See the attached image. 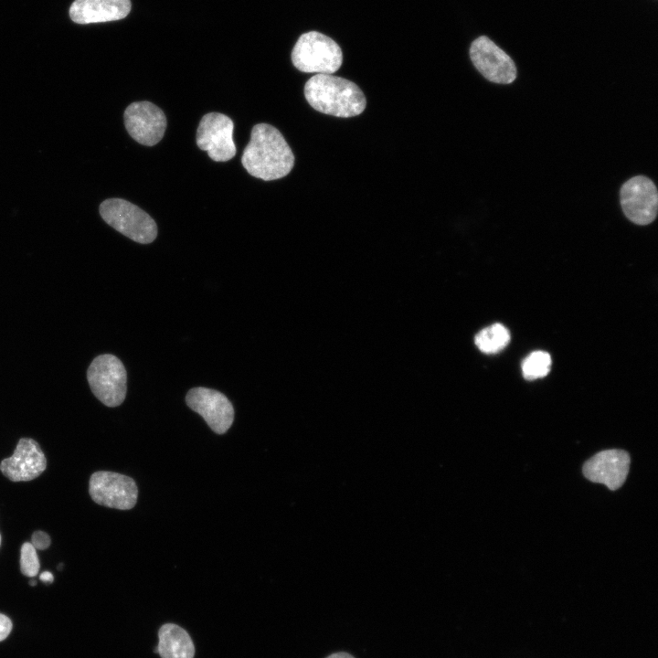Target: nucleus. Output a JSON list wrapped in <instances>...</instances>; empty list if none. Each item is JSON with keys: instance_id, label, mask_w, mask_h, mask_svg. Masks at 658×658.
Wrapping results in <instances>:
<instances>
[{"instance_id": "f3484780", "label": "nucleus", "mask_w": 658, "mask_h": 658, "mask_svg": "<svg viewBox=\"0 0 658 658\" xmlns=\"http://www.w3.org/2000/svg\"><path fill=\"white\" fill-rule=\"evenodd\" d=\"M550 366V355L545 351H535L522 363L523 376L528 380L541 378L548 374Z\"/></svg>"}, {"instance_id": "0eeeda50", "label": "nucleus", "mask_w": 658, "mask_h": 658, "mask_svg": "<svg viewBox=\"0 0 658 658\" xmlns=\"http://www.w3.org/2000/svg\"><path fill=\"white\" fill-rule=\"evenodd\" d=\"M620 196L624 215L634 224L645 226L656 218L658 192L650 178L644 175L631 177L621 186Z\"/></svg>"}, {"instance_id": "4468645a", "label": "nucleus", "mask_w": 658, "mask_h": 658, "mask_svg": "<svg viewBox=\"0 0 658 658\" xmlns=\"http://www.w3.org/2000/svg\"><path fill=\"white\" fill-rule=\"evenodd\" d=\"M130 10V0H75L69 14L77 24H90L122 19Z\"/></svg>"}, {"instance_id": "39448f33", "label": "nucleus", "mask_w": 658, "mask_h": 658, "mask_svg": "<svg viewBox=\"0 0 658 658\" xmlns=\"http://www.w3.org/2000/svg\"><path fill=\"white\" fill-rule=\"evenodd\" d=\"M87 378L95 397L107 407L121 405L126 396V370L122 362L111 354L93 359Z\"/></svg>"}, {"instance_id": "9b49d317", "label": "nucleus", "mask_w": 658, "mask_h": 658, "mask_svg": "<svg viewBox=\"0 0 658 658\" xmlns=\"http://www.w3.org/2000/svg\"><path fill=\"white\" fill-rule=\"evenodd\" d=\"M127 132L141 144L153 146L161 141L166 129L164 111L150 101L131 103L124 111Z\"/></svg>"}, {"instance_id": "423d86ee", "label": "nucleus", "mask_w": 658, "mask_h": 658, "mask_svg": "<svg viewBox=\"0 0 658 658\" xmlns=\"http://www.w3.org/2000/svg\"><path fill=\"white\" fill-rule=\"evenodd\" d=\"M89 494L98 504L120 510L132 509L137 501L138 488L129 476L107 471L92 473Z\"/></svg>"}, {"instance_id": "7ed1b4c3", "label": "nucleus", "mask_w": 658, "mask_h": 658, "mask_svg": "<svg viewBox=\"0 0 658 658\" xmlns=\"http://www.w3.org/2000/svg\"><path fill=\"white\" fill-rule=\"evenodd\" d=\"M293 66L302 72L333 74L343 63L339 45L331 37L309 31L301 35L292 51Z\"/></svg>"}, {"instance_id": "a211bd4d", "label": "nucleus", "mask_w": 658, "mask_h": 658, "mask_svg": "<svg viewBox=\"0 0 658 658\" xmlns=\"http://www.w3.org/2000/svg\"><path fill=\"white\" fill-rule=\"evenodd\" d=\"M40 568L36 548L29 542H25L21 547L20 570L27 577L37 576Z\"/></svg>"}, {"instance_id": "ddd939ff", "label": "nucleus", "mask_w": 658, "mask_h": 658, "mask_svg": "<svg viewBox=\"0 0 658 658\" xmlns=\"http://www.w3.org/2000/svg\"><path fill=\"white\" fill-rule=\"evenodd\" d=\"M46 467L47 460L39 444L28 438L20 439L13 455L0 463V471L12 482L34 480Z\"/></svg>"}, {"instance_id": "6ab92c4d", "label": "nucleus", "mask_w": 658, "mask_h": 658, "mask_svg": "<svg viewBox=\"0 0 658 658\" xmlns=\"http://www.w3.org/2000/svg\"><path fill=\"white\" fill-rule=\"evenodd\" d=\"M49 536L43 531H36L31 536V544L36 549L43 550L50 546Z\"/></svg>"}, {"instance_id": "dca6fc26", "label": "nucleus", "mask_w": 658, "mask_h": 658, "mask_svg": "<svg viewBox=\"0 0 658 658\" xmlns=\"http://www.w3.org/2000/svg\"><path fill=\"white\" fill-rule=\"evenodd\" d=\"M510 342V333L501 324H492L475 335L476 346L485 354H496Z\"/></svg>"}, {"instance_id": "4be33fe9", "label": "nucleus", "mask_w": 658, "mask_h": 658, "mask_svg": "<svg viewBox=\"0 0 658 658\" xmlns=\"http://www.w3.org/2000/svg\"><path fill=\"white\" fill-rule=\"evenodd\" d=\"M39 578H40V580H42L44 582H48V583L52 582L54 579L52 573H50L48 571H45V572L41 573Z\"/></svg>"}, {"instance_id": "b1692460", "label": "nucleus", "mask_w": 658, "mask_h": 658, "mask_svg": "<svg viewBox=\"0 0 658 658\" xmlns=\"http://www.w3.org/2000/svg\"><path fill=\"white\" fill-rule=\"evenodd\" d=\"M0 545H1V535H0Z\"/></svg>"}, {"instance_id": "2eb2a0df", "label": "nucleus", "mask_w": 658, "mask_h": 658, "mask_svg": "<svg viewBox=\"0 0 658 658\" xmlns=\"http://www.w3.org/2000/svg\"><path fill=\"white\" fill-rule=\"evenodd\" d=\"M155 648L161 658H193L195 646L186 630L174 623L164 624L158 631Z\"/></svg>"}, {"instance_id": "412c9836", "label": "nucleus", "mask_w": 658, "mask_h": 658, "mask_svg": "<svg viewBox=\"0 0 658 658\" xmlns=\"http://www.w3.org/2000/svg\"><path fill=\"white\" fill-rule=\"evenodd\" d=\"M326 658H355V657L345 652H337V653H334L328 655Z\"/></svg>"}, {"instance_id": "f257e3e1", "label": "nucleus", "mask_w": 658, "mask_h": 658, "mask_svg": "<svg viewBox=\"0 0 658 658\" xmlns=\"http://www.w3.org/2000/svg\"><path fill=\"white\" fill-rule=\"evenodd\" d=\"M241 163L252 176L271 181L282 178L292 171L294 155L278 129L268 123H258L251 130Z\"/></svg>"}, {"instance_id": "aec40b11", "label": "nucleus", "mask_w": 658, "mask_h": 658, "mask_svg": "<svg viewBox=\"0 0 658 658\" xmlns=\"http://www.w3.org/2000/svg\"><path fill=\"white\" fill-rule=\"evenodd\" d=\"M11 630V620L7 616L0 613V642L5 640L9 635Z\"/></svg>"}, {"instance_id": "6e6552de", "label": "nucleus", "mask_w": 658, "mask_h": 658, "mask_svg": "<svg viewBox=\"0 0 658 658\" xmlns=\"http://www.w3.org/2000/svg\"><path fill=\"white\" fill-rule=\"evenodd\" d=\"M234 123L225 114L209 112L204 115L196 131V144L215 162H226L236 154L233 141Z\"/></svg>"}, {"instance_id": "5701e85b", "label": "nucleus", "mask_w": 658, "mask_h": 658, "mask_svg": "<svg viewBox=\"0 0 658 658\" xmlns=\"http://www.w3.org/2000/svg\"><path fill=\"white\" fill-rule=\"evenodd\" d=\"M31 584H32V586H34L36 584V581H34V580L31 581Z\"/></svg>"}, {"instance_id": "20e7f679", "label": "nucleus", "mask_w": 658, "mask_h": 658, "mask_svg": "<svg viewBox=\"0 0 658 658\" xmlns=\"http://www.w3.org/2000/svg\"><path fill=\"white\" fill-rule=\"evenodd\" d=\"M100 215L108 225L135 242L148 244L157 236L154 220L145 211L127 200H104L100 205Z\"/></svg>"}, {"instance_id": "9d476101", "label": "nucleus", "mask_w": 658, "mask_h": 658, "mask_svg": "<svg viewBox=\"0 0 658 658\" xmlns=\"http://www.w3.org/2000/svg\"><path fill=\"white\" fill-rule=\"evenodd\" d=\"M186 402L194 411L203 417L209 428L217 434H224L234 420V408L221 392L207 387L191 388Z\"/></svg>"}, {"instance_id": "1a4fd4ad", "label": "nucleus", "mask_w": 658, "mask_h": 658, "mask_svg": "<svg viewBox=\"0 0 658 658\" xmlns=\"http://www.w3.org/2000/svg\"><path fill=\"white\" fill-rule=\"evenodd\" d=\"M469 53L472 64L486 80L498 84H509L515 80V62L487 37L473 40Z\"/></svg>"}, {"instance_id": "f03ea898", "label": "nucleus", "mask_w": 658, "mask_h": 658, "mask_svg": "<svg viewBox=\"0 0 658 658\" xmlns=\"http://www.w3.org/2000/svg\"><path fill=\"white\" fill-rule=\"evenodd\" d=\"M307 102L317 111L341 118L359 115L366 106L361 89L332 74H314L304 85Z\"/></svg>"}, {"instance_id": "f8f14e48", "label": "nucleus", "mask_w": 658, "mask_h": 658, "mask_svg": "<svg viewBox=\"0 0 658 658\" xmlns=\"http://www.w3.org/2000/svg\"><path fill=\"white\" fill-rule=\"evenodd\" d=\"M630 455L620 449L601 451L585 462L582 472L592 483L615 491L622 486L630 470Z\"/></svg>"}]
</instances>
